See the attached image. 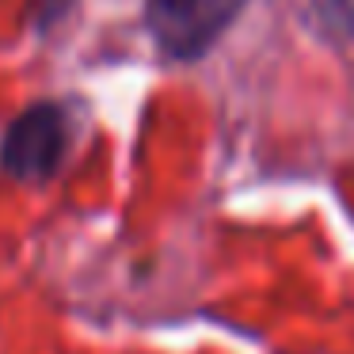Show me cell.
I'll return each mask as SVG.
<instances>
[{"label":"cell","instance_id":"1","mask_svg":"<svg viewBox=\"0 0 354 354\" xmlns=\"http://www.w3.org/2000/svg\"><path fill=\"white\" fill-rule=\"evenodd\" d=\"M248 0H145V27L176 62H198L236 24Z\"/></svg>","mask_w":354,"mask_h":354},{"label":"cell","instance_id":"2","mask_svg":"<svg viewBox=\"0 0 354 354\" xmlns=\"http://www.w3.org/2000/svg\"><path fill=\"white\" fill-rule=\"evenodd\" d=\"M73 126L62 103H35L8 126L0 141V168L19 183H46L62 168Z\"/></svg>","mask_w":354,"mask_h":354},{"label":"cell","instance_id":"3","mask_svg":"<svg viewBox=\"0 0 354 354\" xmlns=\"http://www.w3.org/2000/svg\"><path fill=\"white\" fill-rule=\"evenodd\" d=\"M69 8H73V0H35V27L50 31Z\"/></svg>","mask_w":354,"mask_h":354},{"label":"cell","instance_id":"4","mask_svg":"<svg viewBox=\"0 0 354 354\" xmlns=\"http://www.w3.org/2000/svg\"><path fill=\"white\" fill-rule=\"evenodd\" d=\"M331 12L339 16V24L346 31H354V0H331Z\"/></svg>","mask_w":354,"mask_h":354}]
</instances>
